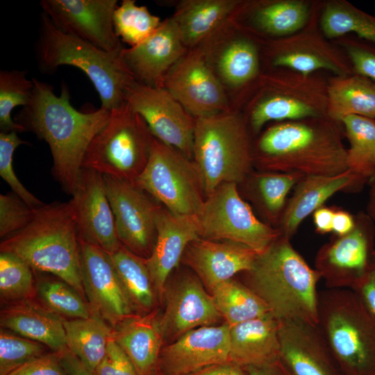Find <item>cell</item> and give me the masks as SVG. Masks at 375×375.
Instances as JSON below:
<instances>
[{
    "label": "cell",
    "mask_w": 375,
    "mask_h": 375,
    "mask_svg": "<svg viewBox=\"0 0 375 375\" xmlns=\"http://www.w3.org/2000/svg\"><path fill=\"white\" fill-rule=\"evenodd\" d=\"M106 192L121 244L144 258L156 242L160 208L134 182L103 175Z\"/></svg>",
    "instance_id": "2e32d148"
},
{
    "label": "cell",
    "mask_w": 375,
    "mask_h": 375,
    "mask_svg": "<svg viewBox=\"0 0 375 375\" xmlns=\"http://www.w3.org/2000/svg\"><path fill=\"white\" fill-rule=\"evenodd\" d=\"M165 295V310L159 320L163 340H177L191 330L211 326L222 318L211 294L195 278H183Z\"/></svg>",
    "instance_id": "d4e9b609"
},
{
    "label": "cell",
    "mask_w": 375,
    "mask_h": 375,
    "mask_svg": "<svg viewBox=\"0 0 375 375\" xmlns=\"http://www.w3.org/2000/svg\"><path fill=\"white\" fill-rule=\"evenodd\" d=\"M189 375H246L244 369L232 362L215 365Z\"/></svg>",
    "instance_id": "11a10c76"
},
{
    "label": "cell",
    "mask_w": 375,
    "mask_h": 375,
    "mask_svg": "<svg viewBox=\"0 0 375 375\" xmlns=\"http://www.w3.org/2000/svg\"><path fill=\"white\" fill-rule=\"evenodd\" d=\"M322 2L319 1L310 21L299 31L289 36L261 42L262 65L269 69L283 68L304 75L325 70L334 76L353 73L346 54L322 33L319 17Z\"/></svg>",
    "instance_id": "7c38bea8"
},
{
    "label": "cell",
    "mask_w": 375,
    "mask_h": 375,
    "mask_svg": "<svg viewBox=\"0 0 375 375\" xmlns=\"http://www.w3.org/2000/svg\"><path fill=\"white\" fill-rule=\"evenodd\" d=\"M318 3L307 0H242L232 19L261 40L278 39L303 28Z\"/></svg>",
    "instance_id": "cb8c5ba5"
},
{
    "label": "cell",
    "mask_w": 375,
    "mask_h": 375,
    "mask_svg": "<svg viewBox=\"0 0 375 375\" xmlns=\"http://www.w3.org/2000/svg\"><path fill=\"white\" fill-rule=\"evenodd\" d=\"M369 190L367 203V215L372 220L375 221V177L369 181Z\"/></svg>",
    "instance_id": "6f0895ef"
},
{
    "label": "cell",
    "mask_w": 375,
    "mask_h": 375,
    "mask_svg": "<svg viewBox=\"0 0 375 375\" xmlns=\"http://www.w3.org/2000/svg\"><path fill=\"white\" fill-rule=\"evenodd\" d=\"M194 217L202 238L241 244L258 255L281 235L278 228L256 217L235 183H224L215 189Z\"/></svg>",
    "instance_id": "8fae6325"
},
{
    "label": "cell",
    "mask_w": 375,
    "mask_h": 375,
    "mask_svg": "<svg viewBox=\"0 0 375 375\" xmlns=\"http://www.w3.org/2000/svg\"><path fill=\"white\" fill-rule=\"evenodd\" d=\"M1 252L13 253L34 272L64 281L86 299L82 279L80 236L71 201L35 208L31 222L4 238Z\"/></svg>",
    "instance_id": "3957f363"
},
{
    "label": "cell",
    "mask_w": 375,
    "mask_h": 375,
    "mask_svg": "<svg viewBox=\"0 0 375 375\" xmlns=\"http://www.w3.org/2000/svg\"><path fill=\"white\" fill-rule=\"evenodd\" d=\"M33 79L32 97L18 112L15 122L48 144L53 158V175L65 192L72 196L87 149L107 123L110 111L101 107L79 111L72 106L65 83L57 96L53 86Z\"/></svg>",
    "instance_id": "6da1fadb"
},
{
    "label": "cell",
    "mask_w": 375,
    "mask_h": 375,
    "mask_svg": "<svg viewBox=\"0 0 375 375\" xmlns=\"http://www.w3.org/2000/svg\"><path fill=\"white\" fill-rule=\"evenodd\" d=\"M70 201L80 240L95 244L108 253L121 247L101 174L82 169Z\"/></svg>",
    "instance_id": "44dd1931"
},
{
    "label": "cell",
    "mask_w": 375,
    "mask_h": 375,
    "mask_svg": "<svg viewBox=\"0 0 375 375\" xmlns=\"http://www.w3.org/2000/svg\"><path fill=\"white\" fill-rule=\"evenodd\" d=\"M93 373L94 375H139L129 358L112 337L108 342L105 357Z\"/></svg>",
    "instance_id": "c3c4849f"
},
{
    "label": "cell",
    "mask_w": 375,
    "mask_h": 375,
    "mask_svg": "<svg viewBox=\"0 0 375 375\" xmlns=\"http://www.w3.org/2000/svg\"><path fill=\"white\" fill-rule=\"evenodd\" d=\"M230 326H201L191 330L162 348L160 375H189L206 367L229 362Z\"/></svg>",
    "instance_id": "ffe728a7"
},
{
    "label": "cell",
    "mask_w": 375,
    "mask_h": 375,
    "mask_svg": "<svg viewBox=\"0 0 375 375\" xmlns=\"http://www.w3.org/2000/svg\"><path fill=\"white\" fill-rule=\"evenodd\" d=\"M160 18L135 0H123L113 15V26L121 42L134 47L149 38L160 26Z\"/></svg>",
    "instance_id": "60d3db41"
},
{
    "label": "cell",
    "mask_w": 375,
    "mask_h": 375,
    "mask_svg": "<svg viewBox=\"0 0 375 375\" xmlns=\"http://www.w3.org/2000/svg\"><path fill=\"white\" fill-rule=\"evenodd\" d=\"M341 124L349 143L348 169L364 185L375 174V119L349 115Z\"/></svg>",
    "instance_id": "74e56055"
},
{
    "label": "cell",
    "mask_w": 375,
    "mask_h": 375,
    "mask_svg": "<svg viewBox=\"0 0 375 375\" xmlns=\"http://www.w3.org/2000/svg\"><path fill=\"white\" fill-rule=\"evenodd\" d=\"M210 292L217 310L230 327L270 313L258 294L232 278L218 284Z\"/></svg>",
    "instance_id": "8d00e7d4"
},
{
    "label": "cell",
    "mask_w": 375,
    "mask_h": 375,
    "mask_svg": "<svg viewBox=\"0 0 375 375\" xmlns=\"http://www.w3.org/2000/svg\"><path fill=\"white\" fill-rule=\"evenodd\" d=\"M363 184L350 170L335 176H307L297 185L285 205L278 228L282 236L290 238L301 222L339 191L362 187Z\"/></svg>",
    "instance_id": "83f0119b"
},
{
    "label": "cell",
    "mask_w": 375,
    "mask_h": 375,
    "mask_svg": "<svg viewBox=\"0 0 375 375\" xmlns=\"http://www.w3.org/2000/svg\"><path fill=\"white\" fill-rule=\"evenodd\" d=\"M192 158L207 195L224 183L242 182L253 162L251 132L240 110L196 119Z\"/></svg>",
    "instance_id": "ba28073f"
},
{
    "label": "cell",
    "mask_w": 375,
    "mask_h": 375,
    "mask_svg": "<svg viewBox=\"0 0 375 375\" xmlns=\"http://www.w3.org/2000/svg\"><path fill=\"white\" fill-rule=\"evenodd\" d=\"M373 177H375V174H374V176H373ZM373 177H372V178H373Z\"/></svg>",
    "instance_id": "94428289"
},
{
    "label": "cell",
    "mask_w": 375,
    "mask_h": 375,
    "mask_svg": "<svg viewBox=\"0 0 375 375\" xmlns=\"http://www.w3.org/2000/svg\"><path fill=\"white\" fill-rule=\"evenodd\" d=\"M335 40L349 60L353 73L375 83V45L347 35Z\"/></svg>",
    "instance_id": "7dc6e473"
},
{
    "label": "cell",
    "mask_w": 375,
    "mask_h": 375,
    "mask_svg": "<svg viewBox=\"0 0 375 375\" xmlns=\"http://www.w3.org/2000/svg\"><path fill=\"white\" fill-rule=\"evenodd\" d=\"M7 375H67L61 363V354L47 353Z\"/></svg>",
    "instance_id": "681fc988"
},
{
    "label": "cell",
    "mask_w": 375,
    "mask_h": 375,
    "mask_svg": "<svg viewBox=\"0 0 375 375\" xmlns=\"http://www.w3.org/2000/svg\"><path fill=\"white\" fill-rule=\"evenodd\" d=\"M356 225V219L348 212L335 209L333 220V232L337 236L344 235L351 232Z\"/></svg>",
    "instance_id": "816d5d0a"
},
{
    "label": "cell",
    "mask_w": 375,
    "mask_h": 375,
    "mask_svg": "<svg viewBox=\"0 0 375 375\" xmlns=\"http://www.w3.org/2000/svg\"><path fill=\"white\" fill-rule=\"evenodd\" d=\"M172 17L162 20L158 28L139 44L124 47L121 58L135 81L162 87L165 76L188 51Z\"/></svg>",
    "instance_id": "603a6c76"
},
{
    "label": "cell",
    "mask_w": 375,
    "mask_h": 375,
    "mask_svg": "<svg viewBox=\"0 0 375 375\" xmlns=\"http://www.w3.org/2000/svg\"><path fill=\"white\" fill-rule=\"evenodd\" d=\"M319 28L328 40L355 34L358 38L375 45V16L364 12L346 0L322 3Z\"/></svg>",
    "instance_id": "d590c367"
},
{
    "label": "cell",
    "mask_w": 375,
    "mask_h": 375,
    "mask_svg": "<svg viewBox=\"0 0 375 375\" xmlns=\"http://www.w3.org/2000/svg\"><path fill=\"white\" fill-rule=\"evenodd\" d=\"M303 177L301 174L293 172H269L258 176L260 195L272 216L279 217L280 220L288 193Z\"/></svg>",
    "instance_id": "ee69618b"
},
{
    "label": "cell",
    "mask_w": 375,
    "mask_h": 375,
    "mask_svg": "<svg viewBox=\"0 0 375 375\" xmlns=\"http://www.w3.org/2000/svg\"><path fill=\"white\" fill-rule=\"evenodd\" d=\"M63 324L68 350L94 372L106 354L112 328L94 313L85 319H64Z\"/></svg>",
    "instance_id": "836d02e7"
},
{
    "label": "cell",
    "mask_w": 375,
    "mask_h": 375,
    "mask_svg": "<svg viewBox=\"0 0 375 375\" xmlns=\"http://www.w3.org/2000/svg\"><path fill=\"white\" fill-rule=\"evenodd\" d=\"M327 114L340 123L349 115L375 119V83L355 73L330 77Z\"/></svg>",
    "instance_id": "d6a6232c"
},
{
    "label": "cell",
    "mask_w": 375,
    "mask_h": 375,
    "mask_svg": "<svg viewBox=\"0 0 375 375\" xmlns=\"http://www.w3.org/2000/svg\"><path fill=\"white\" fill-rule=\"evenodd\" d=\"M155 375H160V374H158V373H156Z\"/></svg>",
    "instance_id": "91938a15"
},
{
    "label": "cell",
    "mask_w": 375,
    "mask_h": 375,
    "mask_svg": "<svg viewBox=\"0 0 375 375\" xmlns=\"http://www.w3.org/2000/svg\"><path fill=\"white\" fill-rule=\"evenodd\" d=\"M26 144L20 139L17 132H0V176L10 185L12 192L32 208L44 203L30 192L17 177L12 165L16 148Z\"/></svg>",
    "instance_id": "f6af8a7d"
},
{
    "label": "cell",
    "mask_w": 375,
    "mask_h": 375,
    "mask_svg": "<svg viewBox=\"0 0 375 375\" xmlns=\"http://www.w3.org/2000/svg\"><path fill=\"white\" fill-rule=\"evenodd\" d=\"M134 183L176 215L195 216L204 201L194 162L154 137L147 162Z\"/></svg>",
    "instance_id": "30bf717a"
},
{
    "label": "cell",
    "mask_w": 375,
    "mask_h": 375,
    "mask_svg": "<svg viewBox=\"0 0 375 375\" xmlns=\"http://www.w3.org/2000/svg\"><path fill=\"white\" fill-rule=\"evenodd\" d=\"M242 368L246 375H290L280 360L268 365L249 366Z\"/></svg>",
    "instance_id": "9f6ffc18"
},
{
    "label": "cell",
    "mask_w": 375,
    "mask_h": 375,
    "mask_svg": "<svg viewBox=\"0 0 375 375\" xmlns=\"http://www.w3.org/2000/svg\"><path fill=\"white\" fill-rule=\"evenodd\" d=\"M60 354L61 363L67 375H94L69 350Z\"/></svg>",
    "instance_id": "db71d44e"
},
{
    "label": "cell",
    "mask_w": 375,
    "mask_h": 375,
    "mask_svg": "<svg viewBox=\"0 0 375 375\" xmlns=\"http://www.w3.org/2000/svg\"><path fill=\"white\" fill-rule=\"evenodd\" d=\"M258 256L241 244L199 238L188 245V262L210 291L237 273L251 270Z\"/></svg>",
    "instance_id": "4316f807"
},
{
    "label": "cell",
    "mask_w": 375,
    "mask_h": 375,
    "mask_svg": "<svg viewBox=\"0 0 375 375\" xmlns=\"http://www.w3.org/2000/svg\"><path fill=\"white\" fill-rule=\"evenodd\" d=\"M372 258H375V249L373 250V251L372 253Z\"/></svg>",
    "instance_id": "680465c9"
},
{
    "label": "cell",
    "mask_w": 375,
    "mask_h": 375,
    "mask_svg": "<svg viewBox=\"0 0 375 375\" xmlns=\"http://www.w3.org/2000/svg\"><path fill=\"white\" fill-rule=\"evenodd\" d=\"M34 270L20 257L0 253V296L5 303L33 299L36 294Z\"/></svg>",
    "instance_id": "b9f144b4"
},
{
    "label": "cell",
    "mask_w": 375,
    "mask_h": 375,
    "mask_svg": "<svg viewBox=\"0 0 375 375\" xmlns=\"http://www.w3.org/2000/svg\"><path fill=\"white\" fill-rule=\"evenodd\" d=\"M328 81L319 72L310 75L288 69L262 70L238 110L251 133L258 135L270 122L328 117Z\"/></svg>",
    "instance_id": "5b68a950"
},
{
    "label": "cell",
    "mask_w": 375,
    "mask_h": 375,
    "mask_svg": "<svg viewBox=\"0 0 375 375\" xmlns=\"http://www.w3.org/2000/svg\"><path fill=\"white\" fill-rule=\"evenodd\" d=\"M157 235L146 263L157 297L162 300L170 272L180 261L187 247L200 238L194 216H180L159 208L156 216Z\"/></svg>",
    "instance_id": "484cf974"
},
{
    "label": "cell",
    "mask_w": 375,
    "mask_h": 375,
    "mask_svg": "<svg viewBox=\"0 0 375 375\" xmlns=\"http://www.w3.org/2000/svg\"><path fill=\"white\" fill-rule=\"evenodd\" d=\"M36 294L41 304L62 317L85 319L92 315L85 299L58 277L40 278L36 283Z\"/></svg>",
    "instance_id": "f35d334b"
},
{
    "label": "cell",
    "mask_w": 375,
    "mask_h": 375,
    "mask_svg": "<svg viewBox=\"0 0 375 375\" xmlns=\"http://www.w3.org/2000/svg\"><path fill=\"white\" fill-rule=\"evenodd\" d=\"M35 208L28 206L14 192L0 194V237L4 238L26 227Z\"/></svg>",
    "instance_id": "bcb514c9"
},
{
    "label": "cell",
    "mask_w": 375,
    "mask_h": 375,
    "mask_svg": "<svg viewBox=\"0 0 375 375\" xmlns=\"http://www.w3.org/2000/svg\"><path fill=\"white\" fill-rule=\"evenodd\" d=\"M372 221L368 215H358L349 233L337 236L317 251L315 269L324 280L326 288L353 289L366 273L372 259Z\"/></svg>",
    "instance_id": "ac0fdd59"
},
{
    "label": "cell",
    "mask_w": 375,
    "mask_h": 375,
    "mask_svg": "<svg viewBox=\"0 0 375 375\" xmlns=\"http://www.w3.org/2000/svg\"><path fill=\"white\" fill-rule=\"evenodd\" d=\"M246 273V285L279 322L318 324L317 285L321 275L293 248L290 239L281 235L258 256L253 269Z\"/></svg>",
    "instance_id": "277c9868"
},
{
    "label": "cell",
    "mask_w": 375,
    "mask_h": 375,
    "mask_svg": "<svg viewBox=\"0 0 375 375\" xmlns=\"http://www.w3.org/2000/svg\"><path fill=\"white\" fill-rule=\"evenodd\" d=\"M124 101L143 118L155 138L192 158L196 119L165 88L134 81Z\"/></svg>",
    "instance_id": "9a60e30c"
},
{
    "label": "cell",
    "mask_w": 375,
    "mask_h": 375,
    "mask_svg": "<svg viewBox=\"0 0 375 375\" xmlns=\"http://www.w3.org/2000/svg\"><path fill=\"white\" fill-rule=\"evenodd\" d=\"M81 263L85 297L92 313L112 328L135 310L110 255L99 247L80 240Z\"/></svg>",
    "instance_id": "d6986e66"
},
{
    "label": "cell",
    "mask_w": 375,
    "mask_h": 375,
    "mask_svg": "<svg viewBox=\"0 0 375 375\" xmlns=\"http://www.w3.org/2000/svg\"><path fill=\"white\" fill-rule=\"evenodd\" d=\"M109 255L134 309L144 313L153 311L158 297L146 258L135 255L123 245Z\"/></svg>",
    "instance_id": "e575fe53"
},
{
    "label": "cell",
    "mask_w": 375,
    "mask_h": 375,
    "mask_svg": "<svg viewBox=\"0 0 375 375\" xmlns=\"http://www.w3.org/2000/svg\"><path fill=\"white\" fill-rule=\"evenodd\" d=\"M162 87L194 119L232 109L224 86L199 46L188 49L170 69Z\"/></svg>",
    "instance_id": "5bb4252c"
},
{
    "label": "cell",
    "mask_w": 375,
    "mask_h": 375,
    "mask_svg": "<svg viewBox=\"0 0 375 375\" xmlns=\"http://www.w3.org/2000/svg\"><path fill=\"white\" fill-rule=\"evenodd\" d=\"M122 49L103 50L85 40L61 32L46 14L40 15L35 46L36 60L40 70L53 73L61 65L81 69L98 92L101 107L110 111L123 103L126 89L135 81L122 61Z\"/></svg>",
    "instance_id": "8992f818"
},
{
    "label": "cell",
    "mask_w": 375,
    "mask_h": 375,
    "mask_svg": "<svg viewBox=\"0 0 375 375\" xmlns=\"http://www.w3.org/2000/svg\"><path fill=\"white\" fill-rule=\"evenodd\" d=\"M40 5L61 32L107 51L124 48L113 26L117 0H42Z\"/></svg>",
    "instance_id": "e0dca14e"
},
{
    "label": "cell",
    "mask_w": 375,
    "mask_h": 375,
    "mask_svg": "<svg viewBox=\"0 0 375 375\" xmlns=\"http://www.w3.org/2000/svg\"><path fill=\"white\" fill-rule=\"evenodd\" d=\"M335 209L322 206L313 212L315 230L320 234L333 232V220Z\"/></svg>",
    "instance_id": "f5cc1de1"
},
{
    "label": "cell",
    "mask_w": 375,
    "mask_h": 375,
    "mask_svg": "<svg viewBox=\"0 0 375 375\" xmlns=\"http://www.w3.org/2000/svg\"><path fill=\"white\" fill-rule=\"evenodd\" d=\"M242 0H181L172 15L188 49L197 47L226 23Z\"/></svg>",
    "instance_id": "1f68e13d"
},
{
    "label": "cell",
    "mask_w": 375,
    "mask_h": 375,
    "mask_svg": "<svg viewBox=\"0 0 375 375\" xmlns=\"http://www.w3.org/2000/svg\"><path fill=\"white\" fill-rule=\"evenodd\" d=\"M153 138L143 118L124 101L90 142L82 169L134 182L147 162Z\"/></svg>",
    "instance_id": "9c48e42d"
},
{
    "label": "cell",
    "mask_w": 375,
    "mask_h": 375,
    "mask_svg": "<svg viewBox=\"0 0 375 375\" xmlns=\"http://www.w3.org/2000/svg\"><path fill=\"white\" fill-rule=\"evenodd\" d=\"M153 310L133 315L112 328V337L134 365L139 375H155L163 340Z\"/></svg>",
    "instance_id": "4dcf8cb0"
},
{
    "label": "cell",
    "mask_w": 375,
    "mask_h": 375,
    "mask_svg": "<svg viewBox=\"0 0 375 375\" xmlns=\"http://www.w3.org/2000/svg\"><path fill=\"white\" fill-rule=\"evenodd\" d=\"M63 319L33 299L7 304L0 314L1 328L59 353L68 350Z\"/></svg>",
    "instance_id": "f1b7e54d"
},
{
    "label": "cell",
    "mask_w": 375,
    "mask_h": 375,
    "mask_svg": "<svg viewBox=\"0 0 375 375\" xmlns=\"http://www.w3.org/2000/svg\"><path fill=\"white\" fill-rule=\"evenodd\" d=\"M262 40L236 24L232 17L199 46L235 108L262 72Z\"/></svg>",
    "instance_id": "4fadbf2b"
},
{
    "label": "cell",
    "mask_w": 375,
    "mask_h": 375,
    "mask_svg": "<svg viewBox=\"0 0 375 375\" xmlns=\"http://www.w3.org/2000/svg\"><path fill=\"white\" fill-rule=\"evenodd\" d=\"M279 321L271 313L230 327L229 362L242 367L280 360Z\"/></svg>",
    "instance_id": "f546056e"
},
{
    "label": "cell",
    "mask_w": 375,
    "mask_h": 375,
    "mask_svg": "<svg viewBox=\"0 0 375 375\" xmlns=\"http://www.w3.org/2000/svg\"><path fill=\"white\" fill-rule=\"evenodd\" d=\"M342 126L328 117L274 122L253 145V162L304 176L342 174L348 170Z\"/></svg>",
    "instance_id": "7a4b0ae2"
},
{
    "label": "cell",
    "mask_w": 375,
    "mask_h": 375,
    "mask_svg": "<svg viewBox=\"0 0 375 375\" xmlns=\"http://www.w3.org/2000/svg\"><path fill=\"white\" fill-rule=\"evenodd\" d=\"M317 325L344 375H375V315L356 292H318Z\"/></svg>",
    "instance_id": "52a82bcc"
},
{
    "label": "cell",
    "mask_w": 375,
    "mask_h": 375,
    "mask_svg": "<svg viewBox=\"0 0 375 375\" xmlns=\"http://www.w3.org/2000/svg\"><path fill=\"white\" fill-rule=\"evenodd\" d=\"M47 347L38 342L0 330V375H7L46 353Z\"/></svg>",
    "instance_id": "7bdbcfd3"
},
{
    "label": "cell",
    "mask_w": 375,
    "mask_h": 375,
    "mask_svg": "<svg viewBox=\"0 0 375 375\" xmlns=\"http://www.w3.org/2000/svg\"><path fill=\"white\" fill-rule=\"evenodd\" d=\"M362 298L366 306L375 315V258L361 279L352 289Z\"/></svg>",
    "instance_id": "f907efd6"
},
{
    "label": "cell",
    "mask_w": 375,
    "mask_h": 375,
    "mask_svg": "<svg viewBox=\"0 0 375 375\" xmlns=\"http://www.w3.org/2000/svg\"><path fill=\"white\" fill-rule=\"evenodd\" d=\"M280 360L290 375H344L317 324L279 322Z\"/></svg>",
    "instance_id": "7402d4cb"
},
{
    "label": "cell",
    "mask_w": 375,
    "mask_h": 375,
    "mask_svg": "<svg viewBox=\"0 0 375 375\" xmlns=\"http://www.w3.org/2000/svg\"><path fill=\"white\" fill-rule=\"evenodd\" d=\"M34 81L27 78L26 70L0 71L1 132L22 133L25 128L12 119L11 112L18 106H26L33 95Z\"/></svg>",
    "instance_id": "ab89813d"
}]
</instances>
